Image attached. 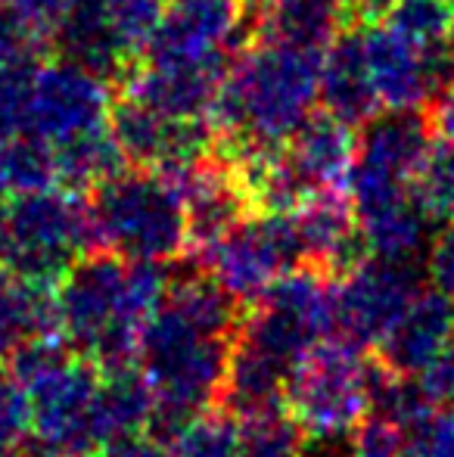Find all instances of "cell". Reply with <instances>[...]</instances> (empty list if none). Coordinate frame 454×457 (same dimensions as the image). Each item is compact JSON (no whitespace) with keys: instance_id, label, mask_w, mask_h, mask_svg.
I'll use <instances>...</instances> for the list:
<instances>
[{"instance_id":"1","label":"cell","mask_w":454,"mask_h":457,"mask_svg":"<svg viewBox=\"0 0 454 457\" xmlns=\"http://www.w3.org/2000/svg\"><path fill=\"white\" fill-rule=\"evenodd\" d=\"M85 199L97 249L131 262H177L187 255L184 199L156 169L128 165Z\"/></svg>"},{"instance_id":"2","label":"cell","mask_w":454,"mask_h":457,"mask_svg":"<svg viewBox=\"0 0 454 457\" xmlns=\"http://www.w3.org/2000/svg\"><path fill=\"white\" fill-rule=\"evenodd\" d=\"M4 228L6 243L0 265L35 287L54 289L81 255L97 249L87 199L66 187L6 199Z\"/></svg>"},{"instance_id":"3","label":"cell","mask_w":454,"mask_h":457,"mask_svg":"<svg viewBox=\"0 0 454 457\" xmlns=\"http://www.w3.org/2000/svg\"><path fill=\"white\" fill-rule=\"evenodd\" d=\"M230 343L234 337H215L202 330L162 299L156 312L144 320L137 367L150 379L159 402L200 414L219 404Z\"/></svg>"},{"instance_id":"4","label":"cell","mask_w":454,"mask_h":457,"mask_svg":"<svg viewBox=\"0 0 454 457\" xmlns=\"http://www.w3.org/2000/svg\"><path fill=\"white\" fill-rule=\"evenodd\" d=\"M436 140L433 119L417 109H376L355 128V159L345 175V196L355 215H370L395 199L408 196L417 165Z\"/></svg>"},{"instance_id":"5","label":"cell","mask_w":454,"mask_h":457,"mask_svg":"<svg viewBox=\"0 0 454 457\" xmlns=\"http://www.w3.org/2000/svg\"><path fill=\"white\" fill-rule=\"evenodd\" d=\"M367 352L327 337L309 352L286 383L284 408L305 436H351L367 417Z\"/></svg>"},{"instance_id":"6","label":"cell","mask_w":454,"mask_h":457,"mask_svg":"<svg viewBox=\"0 0 454 457\" xmlns=\"http://www.w3.org/2000/svg\"><path fill=\"white\" fill-rule=\"evenodd\" d=\"M259 10L243 0H169L140 60L159 66H230L255 41Z\"/></svg>"},{"instance_id":"7","label":"cell","mask_w":454,"mask_h":457,"mask_svg":"<svg viewBox=\"0 0 454 457\" xmlns=\"http://www.w3.org/2000/svg\"><path fill=\"white\" fill-rule=\"evenodd\" d=\"M243 305H255L274 277L305 265L293 212H252L206 253L190 255Z\"/></svg>"},{"instance_id":"8","label":"cell","mask_w":454,"mask_h":457,"mask_svg":"<svg viewBox=\"0 0 454 457\" xmlns=\"http://www.w3.org/2000/svg\"><path fill=\"white\" fill-rule=\"evenodd\" d=\"M100 367L81 355L54 367L25 386L29 395V436L37 448L54 457L97 454V392Z\"/></svg>"},{"instance_id":"9","label":"cell","mask_w":454,"mask_h":457,"mask_svg":"<svg viewBox=\"0 0 454 457\" xmlns=\"http://www.w3.org/2000/svg\"><path fill=\"white\" fill-rule=\"evenodd\" d=\"M424 262L364 259L349 274L336 277L334 287V337L358 345L361 352L376 349L383 333L424 289Z\"/></svg>"},{"instance_id":"10","label":"cell","mask_w":454,"mask_h":457,"mask_svg":"<svg viewBox=\"0 0 454 457\" xmlns=\"http://www.w3.org/2000/svg\"><path fill=\"white\" fill-rule=\"evenodd\" d=\"M112 91L100 75L66 56H44L35 66L25 94V131L60 146L81 134L106 128Z\"/></svg>"},{"instance_id":"11","label":"cell","mask_w":454,"mask_h":457,"mask_svg":"<svg viewBox=\"0 0 454 457\" xmlns=\"http://www.w3.org/2000/svg\"><path fill=\"white\" fill-rule=\"evenodd\" d=\"M364 60L380 109H417L454 79V56L449 44L439 50H420L386 22H361Z\"/></svg>"},{"instance_id":"12","label":"cell","mask_w":454,"mask_h":457,"mask_svg":"<svg viewBox=\"0 0 454 457\" xmlns=\"http://www.w3.org/2000/svg\"><path fill=\"white\" fill-rule=\"evenodd\" d=\"M305 265H318L330 277H343L370 259L361 224L343 187H327L293 209Z\"/></svg>"},{"instance_id":"13","label":"cell","mask_w":454,"mask_h":457,"mask_svg":"<svg viewBox=\"0 0 454 457\" xmlns=\"http://www.w3.org/2000/svg\"><path fill=\"white\" fill-rule=\"evenodd\" d=\"M454 337V299L445 293L420 289L414 302L399 314L392 327L383 333L374 355L386 367L408 377H417L436 352Z\"/></svg>"},{"instance_id":"14","label":"cell","mask_w":454,"mask_h":457,"mask_svg":"<svg viewBox=\"0 0 454 457\" xmlns=\"http://www.w3.org/2000/svg\"><path fill=\"white\" fill-rule=\"evenodd\" d=\"M227 69L230 66H159L137 60V66L121 81V91L137 96L165 119H206Z\"/></svg>"},{"instance_id":"15","label":"cell","mask_w":454,"mask_h":457,"mask_svg":"<svg viewBox=\"0 0 454 457\" xmlns=\"http://www.w3.org/2000/svg\"><path fill=\"white\" fill-rule=\"evenodd\" d=\"M318 106L336 115L345 125L358 128L380 109V100L370 85L367 60H364L361 25L345 29L321 50L318 69Z\"/></svg>"},{"instance_id":"16","label":"cell","mask_w":454,"mask_h":457,"mask_svg":"<svg viewBox=\"0 0 454 457\" xmlns=\"http://www.w3.org/2000/svg\"><path fill=\"white\" fill-rule=\"evenodd\" d=\"M284 159L311 193L343 187L355 159V128L330 112H311L284 144Z\"/></svg>"},{"instance_id":"17","label":"cell","mask_w":454,"mask_h":457,"mask_svg":"<svg viewBox=\"0 0 454 457\" xmlns=\"http://www.w3.org/2000/svg\"><path fill=\"white\" fill-rule=\"evenodd\" d=\"M290 377H293L290 367L274 361L271 355L249 345L246 339L234 337L227 370H225V386H221V395H219V408L230 411L236 420L261 414V411L280 408Z\"/></svg>"},{"instance_id":"18","label":"cell","mask_w":454,"mask_h":457,"mask_svg":"<svg viewBox=\"0 0 454 457\" xmlns=\"http://www.w3.org/2000/svg\"><path fill=\"white\" fill-rule=\"evenodd\" d=\"M345 0H268L259 6L255 41H280L321 54L349 25Z\"/></svg>"},{"instance_id":"19","label":"cell","mask_w":454,"mask_h":457,"mask_svg":"<svg viewBox=\"0 0 454 457\" xmlns=\"http://www.w3.org/2000/svg\"><path fill=\"white\" fill-rule=\"evenodd\" d=\"M364 392H367V417L389 423L405 439L424 433L426 423L439 411L420 389L417 377L392 370L376 355H367L364 361Z\"/></svg>"},{"instance_id":"20","label":"cell","mask_w":454,"mask_h":457,"mask_svg":"<svg viewBox=\"0 0 454 457\" xmlns=\"http://www.w3.org/2000/svg\"><path fill=\"white\" fill-rule=\"evenodd\" d=\"M153 404H156V392H153L150 379L144 377L137 364L121 367V370H106L97 392L100 448H106L115 439H125V436L144 433L146 420L153 414Z\"/></svg>"},{"instance_id":"21","label":"cell","mask_w":454,"mask_h":457,"mask_svg":"<svg viewBox=\"0 0 454 457\" xmlns=\"http://www.w3.org/2000/svg\"><path fill=\"white\" fill-rule=\"evenodd\" d=\"M358 224L370 255L395 262H424V253L433 243V228H436L414 205L411 196H401L370 215H361Z\"/></svg>"},{"instance_id":"22","label":"cell","mask_w":454,"mask_h":457,"mask_svg":"<svg viewBox=\"0 0 454 457\" xmlns=\"http://www.w3.org/2000/svg\"><path fill=\"white\" fill-rule=\"evenodd\" d=\"M41 333H60L54 289L35 287L0 265V361Z\"/></svg>"},{"instance_id":"23","label":"cell","mask_w":454,"mask_h":457,"mask_svg":"<svg viewBox=\"0 0 454 457\" xmlns=\"http://www.w3.org/2000/svg\"><path fill=\"white\" fill-rule=\"evenodd\" d=\"M56 153V187H66L72 193H91L106 178L128 169L125 156L115 146L112 134L106 128H97L91 134H81L75 140L54 146Z\"/></svg>"},{"instance_id":"24","label":"cell","mask_w":454,"mask_h":457,"mask_svg":"<svg viewBox=\"0 0 454 457\" xmlns=\"http://www.w3.org/2000/svg\"><path fill=\"white\" fill-rule=\"evenodd\" d=\"M56 187V153L31 134L0 137V199Z\"/></svg>"},{"instance_id":"25","label":"cell","mask_w":454,"mask_h":457,"mask_svg":"<svg viewBox=\"0 0 454 457\" xmlns=\"http://www.w3.org/2000/svg\"><path fill=\"white\" fill-rule=\"evenodd\" d=\"M408 196L414 199L420 212L430 218L436 228L454 218V144L449 140H433L426 150L424 162L417 165L411 184H408Z\"/></svg>"},{"instance_id":"26","label":"cell","mask_w":454,"mask_h":457,"mask_svg":"<svg viewBox=\"0 0 454 457\" xmlns=\"http://www.w3.org/2000/svg\"><path fill=\"white\" fill-rule=\"evenodd\" d=\"M395 35L420 50H439L449 44L454 6L449 0H392L380 16Z\"/></svg>"},{"instance_id":"27","label":"cell","mask_w":454,"mask_h":457,"mask_svg":"<svg viewBox=\"0 0 454 457\" xmlns=\"http://www.w3.org/2000/svg\"><path fill=\"white\" fill-rule=\"evenodd\" d=\"M305 445V433L290 411L280 408L243 417L236 436V457H299Z\"/></svg>"},{"instance_id":"28","label":"cell","mask_w":454,"mask_h":457,"mask_svg":"<svg viewBox=\"0 0 454 457\" xmlns=\"http://www.w3.org/2000/svg\"><path fill=\"white\" fill-rule=\"evenodd\" d=\"M240 420L225 408H206L171 442V457H236Z\"/></svg>"},{"instance_id":"29","label":"cell","mask_w":454,"mask_h":457,"mask_svg":"<svg viewBox=\"0 0 454 457\" xmlns=\"http://www.w3.org/2000/svg\"><path fill=\"white\" fill-rule=\"evenodd\" d=\"M22 442H29V395L10 370H0V457Z\"/></svg>"},{"instance_id":"30","label":"cell","mask_w":454,"mask_h":457,"mask_svg":"<svg viewBox=\"0 0 454 457\" xmlns=\"http://www.w3.org/2000/svg\"><path fill=\"white\" fill-rule=\"evenodd\" d=\"M69 0H0L6 12L54 54V35L62 22Z\"/></svg>"},{"instance_id":"31","label":"cell","mask_w":454,"mask_h":457,"mask_svg":"<svg viewBox=\"0 0 454 457\" xmlns=\"http://www.w3.org/2000/svg\"><path fill=\"white\" fill-rule=\"evenodd\" d=\"M417 383L436 408H454V337L417 373Z\"/></svg>"},{"instance_id":"32","label":"cell","mask_w":454,"mask_h":457,"mask_svg":"<svg viewBox=\"0 0 454 457\" xmlns=\"http://www.w3.org/2000/svg\"><path fill=\"white\" fill-rule=\"evenodd\" d=\"M426 280L439 293L454 299V218L439 228V234L426 249Z\"/></svg>"},{"instance_id":"33","label":"cell","mask_w":454,"mask_h":457,"mask_svg":"<svg viewBox=\"0 0 454 457\" xmlns=\"http://www.w3.org/2000/svg\"><path fill=\"white\" fill-rule=\"evenodd\" d=\"M414 439L424 442L430 457H454V408H439L424 433Z\"/></svg>"},{"instance_id":"34","label":"cell","mask_w":454,"mask_h":457,"mask_svg":"<svg viewBox=\"0 0 454 457\" xmlns=\"http://www.w3.org/2000/svg\"><path fill=\"white\" fill-rule=\"evenodd\" d=\"M100 457H171V452L165 445H159L156 439H150L146 433H137L100 448Z\"/></svg>"},{"instance_id":"35","label":"cell","mask_w":454,"mask_h":457,"mask_svg":"<svg viewBox=\"0 0 454 457\" xmlns=\"http://www.w3.org/2000/svg\"><path fill=\"white\" fill-rule=\"evenodd\" d=\"M430 119H433V131H436V137L454 144V79L436 96H433Z\"/></svg>"},{"instance_id":"36","label":"cell","mask_w":454,"mask_h":457,"mask_svg":"<svg viewBox=\"0 0 454 457\" xmlns=\"http://www.w3.org/2000/svg\"><path fill=\"white\" fill-rule=\"evenodd\" d=\"M389 4H392V0H345L349 12H355L361 22H374V19H380Z\"/></svg>"},{"instance_id":"37","label":"cell","mask_w":454,"mask_h":457,"mask_svg":"<svg viewBox=\"0 0 454 457\" xmlns=\"http://www.w3.org/2000/svg\"><path fill=\"white\" fill-rule=\"evenodd\" d=\"M6 457H54V454H47V452H44V448H37L35 442L29 439V445H25V442H22V445H19L16 452H10Z\"/></svg>"},{"instance_id":"38","label":"cell","mask_w":454,"mask_h":457,"mask_svg":"<svg viewBox=\"0 0 454 457\" xmlns=\"http://www.w3.org/2000/svg\"><path fill=\"white\" fill-rule=\"evenodd\" d=\"M399 457H430V454H426V448H424V442H420V439H405Z\"/></svg>"},{"instance_id":"39","label":"cell","mask_w":454,"mask_h":457,"mask_svg":"<svg viewBox=\"0 0 454 457\" xmlns=\"http://www.w3.org/2000/svg\"><path fill=\"white\" fill-rule=\"evenodd\" d=\"M243 4H246V6H252V10H259V6H265L268 0H243Z\"/></svg>"},{"instance_id":"40","label":"cell","mask_w":454,"mask_h":457,"mask_svg":"<svg viewBox=\"0 0 454 457\" xmlns=\"http://www.w3.org/2000/svg\"><path fill=\"white\" fill-rule=\"evenodd\" d=\"M449 50H451V56H454V22H451V31H449Z\"/></svg>"},{"instance_id":"41","label":"cell","mask_w":454,"mask_h":457,"mask_svg":"<svg viewBox=\"0 0 454 457\" xmlns=\"http://www.w3.org/2000/svg\"><path fill=\"white\" fill-rule=\"evenodd\" d=\"M78 457H100V452L97 454H78Z\"/></svg>"},{"instance_id":"42","label":"cell","mask_w":454,"mask_h":457,"mask_svg":"<svg viewBox=\"0 0 454 457\" xmlns=\"http://www.w3.org/2000/svg\"><path fill=\"white\" fill-rule=\"evenodd\" d=\"M449 4H451V6H454V0H449Z\"/></svg>"}]
</instances>
